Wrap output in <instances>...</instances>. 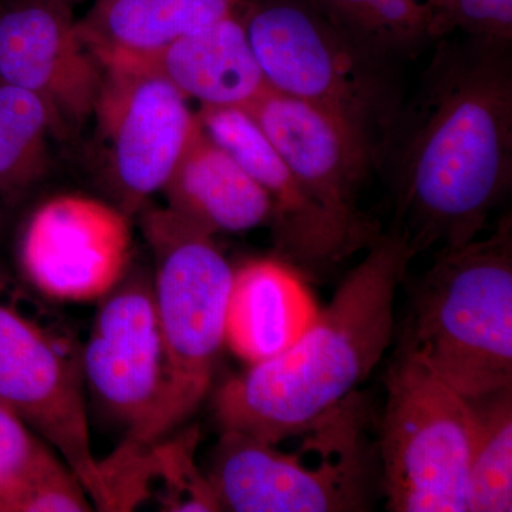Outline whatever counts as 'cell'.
I'll use <instances>...</instances> for the list:
<instances>
[{
  "mask_svg": "<svg viewBox=\"0 0 512 512\" xmlns=\"http://www.w3.org/2000/svg\"><path fill=\"white\" fill-rule=\"evenodd\" d=\"M382 167L417 255L478 238L512 183V45L437 40Z\"/></svg>",
  "mask_w": 512,
  "mask_h": 512,
  "instance_id": "cell-1",
  "label": "cell"
},
{
  "mask_svg": "<svg viewBox=\"0 0 512 512\" xmlns=\"http://www.w3.org/2000/svg\"><path fill=\"white\" fill-rule=\"evenodd\" d=\"M295 343L231 377L214 397L221 433L279 444L356 393L393 340L394 305L416 258L392 221Z\"/></svg>",
  "mask_w": 512,
  "mask_h": 512,
  "instance_id": "cell-2",
  "label": "cell"
},
{
  "mask_svg": "<svg viewBox=\"0 0 512 512\" xmlns=\"http://www.w3.org/2000/svg\"><path fill=\"white\" fill-rule=\"evenodd\" d=\"M266 86L328 114L382 167L404 93L392 60L360 46L309 0H241Z\"/></svg>",
  "mask_w": 512,
  "mask_h": 512,
  "instance_id": "cell-3",
  "label": "cell"
},
{
  "mask_svg": "<svg viewBox=\"0 0 512 512\" xmlns=\"http://www.w3.org/2000/svg\"><path fill=\"white\" fill-rule=\"evenodd\" d=\"M400 346L468 400L512 387V218L493 234L441 247L412 289Z\"/></svg>",
  "mask_w": 512,
  "mask_h": 512,
  "instance_id": "cell-4",
  "label": "cell"
},
{
  "mask_svg": "<svg viewBox=\"0 0 512 512\" xmlns=\"http://www.w3.org/2000/svg\"><path fill=\"white\" fill-rule=\"evenodd\" d=\"M141 222L154 256V302L167 366L164 399L147 446L173 433L207 397L225 345L234 268L212 235L168 208L147 211Z\"/></svg>",
  "mask_w": 512,
  "mask_h": 512,
  "instance_id": "cell-5",
  "label": "cell"
},
{
  "mask_svg": "<svg viewBox=\"0 0 512 512\" xmlns=\"http://www.w3.org/2000/svg\"><path fill=\"white\" fill-rule=\"evenodd\" d=\"M380 490L393 512H466L474 412L413 350L399 346L386 375Z\"/></svg>",
  "mask_w": 512,
  "mask_h": 512,
  "instance_id": "cell-6",
  "label": "cell"
},
{
  "mask_svg": "<svg viewBox=\"0 0 512 512\" xmlns=\"http://www.w3.org/2000/svg\"><path fill=\"white\" fill-rule=\"evenodd\" d=\"M355 394L330 410L322 456L313 466L311 441L282 451L276 444L221 433L207 477L221 511L352 512L370 508L375 456Z\"/></svg>",
  "mask_w": 512,
  "mask_h": 512,
  "instance_id": "cell-7",
  "label": "cell"
},
{
  "mask_svg": "<svg viewBox=\"0 0 512 512\" xmlns=\"http://www.w3.org/2000/svg\"><path fill=\"white\" fill-rule=\"evenodd\" d=\"M20 291L0 266V402L56 451L94 508L109 511L90 441L82 346Z\"/></svg>",
  "mask_w": 512,
  "mask_h": 512,
  "instance_id": "cell-8",
  "label": "cell"
},
{
  "mask_svg": "<svg viewBox=\"0 0 512 512\" xmlns=\"http://www.w3.org/2000/svg\"><path fill=\"white\" fill-rule=\"evenodd\" d=\"M93 117L116 207L136 214L163 191L200 128L188 99L164 76L133 59L103 60Z\"/></svg>",
  "mask_w": 512,
  "mask_h": 512,
  "instance_id": "cell-9",
  "label": "cell"
},
{
  "mask_svg": "<svg viewBox=\"0 0 512 512\" xmlns=\"http://www.w3.org/2000/svg\"><path fill=\"white\" fill-rule=\"evenodd\" d=\"M99 302L82 346L84 384L100 412L126 430V441L143 444L167 386L153 274L130 266Z\"/></svg>",
  "mask_w": 512,
  "mask_h": 512,
  "instance_id": "cell-10",
  "label": "cell"
},
{
  "mask_svg": "<svg viewBox=\"0 0 512 512\" xmlns=\"http://www.w3.org/2000/svg\"><path fill=\"white\" fill-rule=\"evenodd\" d=\"M130 215L86 195H57L40 204L18 244L20 274L50 301L99 302L130 268Z\"/></svg>",
  "mask_w": 512,
  "mask_h": 512,
  "instance_id": "cell-11",
  "label": "cell"
},
{
  "mask_svg": "<svg viewBox=\"0 0 512 512\" xmlns=\"http://www.w3.org/2000/svg\"><path fill=\"white\" fill-rule=\"evenodd\" d=\"M103 76L67 0H13L0 9V82L45 100L62 133L93 117Z\"/></svg>",
  "mask_w": 512,
  "mask_h": 512,
  "instance_id": "cell-12",
  "label": "cell"
},
{
  "mask_svg": "<svg viewBox=\"0 0 512 512\" xmlns=\"http://www.w3.org/2000/svg\"><path fill=\"white\" fill-rule=\"evenodd\" d=\"M245 110L320 208L360 248L369 247L380 231L357 204L376 168L366 148L328 114L269 89Z\"/></svg>",
  "mask_w": 512,
  "mask_h": 512,
  "instance_id": "cell-13",
  "label": "cell"
},
{
  "mask_svg": "<svg viewBox=\"0 0 512 512\" xmlns=\"http://www.w3.org/2000/svg\"><path fill=\"white\" fill-rule=\"evenodd\" d=\"M202 131L271 198L276 254L299 271H323L360 251L292 174L247 110L201 107Z\"/></svg>",
  "mask_w": 512,
  "mask_h": 512,
  "instance_id": "cell-14",
  "label": "cell"
},
{
  "mask_svg": "<svg viewBox=\"0 0 512 512\" xmlns=\"http://www.w3.org/2000/svg\"><path fill=\"white\" fill-rule=\"evenodd\" d=\"M301 271L285 259L256 258L234 269L225 345L248 365L291 348L318 316Z\"/></svg>",
  "mask_w": 512,
  "mask_h": 512,
  "instance_id": "cell-15",
  "label": "cell"
},
{
  "mask_svg": "<svg viewBox=\"0 0 512 512\" xmlns=\"http://www.w3.org/2000/svg\"><path fill=\"white\" fill-rule=\"evenodd\" d=\"M241 3V0H239ZM201 107L248 109L268 90L239 5L227 18L138 57Z\"/></svg>",
  "mask_w": 512,
  "mask_h": 512,
  "instance_id": "cell-16",
  "label": "cell"
},
{
  "mask_svg": "<svg viewBox=\"0 0 512 512\" xmlns=\"http://www.w3.org/2000/svg\"><path fill=\"white\" fill-rule=\"evenodd\" d=\"M163 191L168 210L212 237L271 227V198L201 126Z\"/></svg>",
  "mask_w": 512,
  "mask_h": 512,
  "instance_id": "cell-17",
  "label": "cell"
},
{
  "mask_svg": "<svg viewBox=\"0 0 512 512\" xmlns=\"http://www.w3.org/2000/svg\"><path fill=\"white\" fill-rule=\"evenodd\" d=\"M239 0H96L80 32L103 60L138 59L234 13Z\"/></svg>",
  "mask_w": 512,
  "mask_h": 512,
  "instance_id": "cell-18",
  "label": "cell"
},
{
  "mask_svg": "<svg viewBox=\"0 0 512 512\" xmlns=\"http://www.w3.org/2000/svg\"><path fill=\"white\" fill-rule=\"evenodd\" d=\"M82 505L73 471L0 402V512H76Z\"/></svg>",
  "mask_w": 512,
  "mask_h": 512,
  "instance_id": "cell-19",
  "label": "cell"
},
{
  "mask_svg": "<svg viewBox=\"0 0 512 512\" xmlns=\"http://www.w3.org/2000/svg\"><path fill=\"white\" fill-rule=\"evenodd\" d=\"M63 134L45 100L0 82V204L25 200L49 170V134Z\"/></svg>",
  "mask_w": 512,
  "mask_h": 512,
  "instance_id": "cell-20",
  "label": "cell"
},
{
  "mask_svg": "<svg viewBox=\"0 0 512 512\" xmlns=\"http://www.w3.org/2000/svg\"><path fill=\"white\" fill-rule=\"evenodd\" d=\"M340 32L384 59L417 55L431 43L439 0H309Z\"/></svg>",
  "mask_w": 512,
  "mask_h": 512,
  "instance_id": "cell-21",
  "label": "cell"
},
{
  "mask_svg": "<svg viewBox=\"0 0 512 512\" xmlns=\"http://www.w3.org/2000/svg\"><path fill=\"white\" fill-rule=\"evenodd\" d=\"M474 412L467 511L512 510V387L470 400Z\"/></svg>",
  "mask_w": 512,
  "mask_h": 512,
  "instance_id": "cell-22",
  "label": "cell"
},
{
  "mask_svg": "<svg viewBox=\"0 0 512 512\" xmlns=\"http://www.w3.org/2000/svg\"><path fill=\"white\" fill-rule=\"evenodd\" d=\"M453 35L512 45V0H439L430 25L431 43Z\"/></svg>",
  "mask_w": 512,
  "mask_h": 512,
  "instance_id": "cell-23",
  "label": "cell"
},
{
  "mask_svg": "<svg viewBox=\"0 0 512 512\" xmlns=\"http://www.w3.org/2000/svg\"><path fill=\"white\" fill-rule=\"evenodd\" d=\"M3 227V205L0 204V231H2Z\"/></svg>",
  "mask_w": 512,
  "mask_h": 512,
  "instance_id": "cell-24",
  "label": "cell"
},
{
  "mask_svg": "<svg viewBox=\"0 0 512 512\" xmlns=\"http://www.w3.org/2000/svg\"><path fill=\"white\" fill-rule=\"evenodd\" d=\"M67 2H69V0H67Z\"/></svg>",
  "mask_w": 512,
  "mask_h": 512,
  "instance_id": "cell-25",
  "label": "cell"
}]
</instances>
